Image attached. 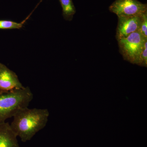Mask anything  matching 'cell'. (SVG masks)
Masks as SVG:
<instances>
[{"label":"cell","mask_w":147,"mask_h":147,"mask_svg":"<svg viewBox=\"0 0 147 147\" xmlns=\"http://www.w3.org/2000/svg\"><path fill=\"white\" fill-rule=\"evenodd\" d=\"M50 113L47 109L22 108L13 116L11 127L23 142L30 141L46 126Z\"/></svg>","instance_id":"1"},{"label":"cell","mask_w":147,"mask_h":147,"mask_svg":"<svg viewBox=\"0 0 147 147\" xmlns=\"http://www.w3.org/2000/svg\"><path fill=\"white\" fill-rule=\"evenodd\" d=\"M33 98L29 87L0 92V124L13 117L19 110L28 107Z\"/></svg>","instance_id":"2"},{"label":"cell","mask_w":147,"mask_h":147,"mask_svg":"<svg viewBox=\"0 0 147 147\" xmlns=\"http://www.w3.org/2000/svg\"><path fill=\"white\" fill-rule=\"evenodd\" d=\"M120 52L125 60L137 64L147 38L139 31L118 40Z\"/></svg>","instance_id":"3"},{"label":"cell","mask_w":147,"mask_h":147,"mask_svg":"<svg viewBox=\"0 0 147 147\" xmlns=\"http://www.w3.org/2000/svg\"><path fill=\"white\" fill-rule=\"evenodd\" d=\"M109 10L118 17L140 16L147 12V6L138 0H115Z\"/></svg>","instance_id":"4"},{"label":"cell","mask_w":147,"mask_h":147,"mask_svg":"<svg viewBox=\"0 0 147 147\" xmlns=\"http://www.w3.org/2000/svg\"><path fill=\"white\" fill-rule=\"evenodd\" d=\"M24 87L16 73L0 63V92L20 89Z\"/></svg>","instance_id":"5"},{"label":"cell","mask_w":147,"mask_h":147,"mask_svg":"<svg viewBox=\"0 0 147 147\" xmlns=\"http://www.w3.org/2000/svg\"><path fill=\"white\" fill-rule=\"evenodd\" d=\"M142 15L128 17H118V23L116 32V38L117 40L126 37L134 32L139 31Z\"/></svg>","instance_id":"6"},{"label":"cell","mask_w":147,"mask_h":147,"mask_svg":"<svg viewBox=\"0 0 147 147\" xmlns=\"http://www.w3.org/2000/svg\"><path fill=\"white\" fill-rule=\"evenodd\" d=\"M0 147H20L17 136L8 122L0 124Z\"/></svg>","instance_id":"7"},{"label":"cell","mask_w":147,"mask_h":147,"mask_svg":"<svg viewBox=\"0 0 147 147\" xmlns=\"http://www.w3.org/2000/svg\"><path fill=\"white\" fill-rule=\"evenodd\" d=\"M63 10V16L66 20H72L76 13V9L72 0H59Z\"/></svg>","instance_id":"8"},{"label":"cell","mask_w":147,"mask_h":147,"mask_svg":"<svg viewBox=\"0 0 147 147\" xmlns=\"http://www.w3.org/2000/svg\"><path fill=\"white\" fill-rule=\"evenodd\" d=\"M25 21L17 23L9 20H0V30H12L21 29L24 26Z\"/></svg>","instance_id":"9"},{"label":"cell","mask_w":147,"mask_h":147,"mask_svg":"<svg viewBox=\"0 0 147 147\" xmlns=\"http://www.w3.org/2000/svg\"><path fill=\"white\" fill-rule=\"evenodd\" d=\"M139 32L147 38V12L142 15V19Z\"/></svg>","instance_id":"10"},{"label":"cell","mask_w":147,"mask_h":147,"mask_svg":"<svg viewBox=\"0 0 147 147\" xmlns=\"http://www.w3.org/2000/svg\"><path fill=\"white\" fill-rule=\"evenodd\" d=\"M147 63V41L145 43L144 49L139 56L137 65L146 67Z\"/></svg>","instance_id":"11"}]
</instances>
